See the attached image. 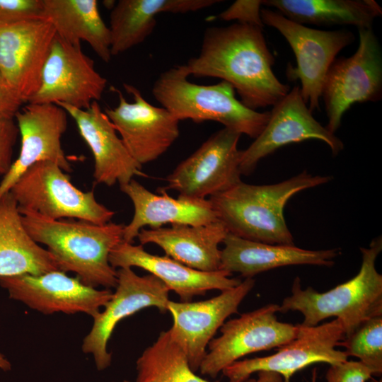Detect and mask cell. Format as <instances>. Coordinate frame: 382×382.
<instances>
[{"label": "cell", "mask_w": 382, "mask_h": 382, "mask_svg": "<svg viewBox=\"0 0 382 382\" xmlns=\"http://www.w3.org/2000/svg\"><path fill=\"white\" fill-rule=\"evenodd\" d=\"M274 64L262 28L236 23L207 29L198 55L185 66L190 76L230 83L240 101L256 110L274 105L290 91L274 74Z\"/></svg>", "instance_id": "6da1fadb"}, {"label": "cell", "mask_w": 382, "mask_h": 382, "mask_svg": "<svg viewBox=\"0 0 382 382\" xmlns=\"http://www.w3.org/2000/svg\"><path fill=\"white\" fill-rule=\"evenodd\" d=\"M30 237L43 244L54 256L59 269L71 272L90 286L115 288L117 270L110 262L112 250L123 241L125 224H96L74 219H51L34 212L19 209Z\"/></svg>", "instance_id": "7a4b0ae2"}, {"label": "cell", "mask_w": 382, "mask_h": 382, "mask_svg": "<svg viewBox=\"0 0 382 382\" xmlns=\"http://www.w3.org/2000/svg\"><path fill=\"white\" fill-rule=\"evenodd\" d=\"M332 179V176L313 175L304 170L275 184L251 185L241 181L209 200L229 233L253 241L294 245L284 216L286 204L296 193Z\"/></svg>", "instance_id": "3957f363"}, {"label": "cell", "mask_w": 382, "mask_h": 382, "mask_svg": "<svg viewBox=\"0 0 382 382\" xmlns=\"http://www.w3.org/2000/svg\"><path fill=\"white\" fill-rule=\"evenodd\" d=\"M381 250V236L372 240L368 248H360L361 265L358 274L325 292L311 286L303 289L301 279L296 277L291 295L283 299L279 312L301 313V325L306 327L335 317L342 325L345 337H348L369 318L382 316V275L376 268Z\"/></svg>", "instance_id": "277c9868"}, {"label": "cell", "mask_w": 382, "mask_h": 382, "mask_svg": "<svg viewBox=\"0 0 382 382\" xmlns=\"http://www.w3.org/2000/svg\"><path fill=\"white\" fill-rule=\"evenodd\" d=\"M189 76L185 64L163 71L152 86L154 97L179 121H214L254 139L260 135L270 111L260 112L245 106L236 98L233 87L224 81L199 85L190 81Z\"/></svg>", "instance_id": "5b68a950"}, {"label": "cell", "mask_w": 382, "mask_h": 382, "mask_svg": "<svg viewBox=\"0 0 382 382\" xmlns=\"http://www.w3.org/2000/svg\"><path fill=\"white\" fill-rule=\"evenodd\" d=\"M9 192L19 209L51 219H74L105 224L115 214L97 201L93 191L78 189L66 172L49 161L30 166Z\"/></svg>", "instance_id": "8992f818"}, {"label": "cell", "mask_w": 382, "mask_h": 382, "mask_svg": "<svg viewBox=\"0 0 382 382\" xmlns=\"http://www.w3.org/2000/svg\"><path fill=\"white\" fill-rule=\"evenodd\" d=\"M359 30L357 50L335 59L325 78L321 97L331 133L340 127L344 113L355 103L376 102L382 97V51L372 28Z\"/></svg>", "instance_id": "52a82bcc"}, {"label": "cell", "mask_w": 382, "mask_h": 382, "mask_svg": "<svg viewBox=\"0 0 382 382\" xmlns=\"http://www.w3.org/2000/svg\"><path fill=\"white\" fill-rule=\"evenodd\" d=\"M265 25L277 29L291 47L296 66L289 65L290 81L299 80L301 96L312 111L319 109V100L328 71L337 54L352 44L354 34L348 30H321L311 28L286 18L277 11L261 9Z\"/></svg>", "instance_id": "ba28073f"}, {"label": "cell", "mask_w": 382, "mask_h": 382, "mask_svg": "<svg viewBox=\"0 0 382 382\" xmlns=\"http://www.w3.org/2000/svg\"><path fill=\"white\" fill-rule=\"evenodd\" d=\"M279 305L267 304L231 319L213 338L199 366L203 376L215 378L233 363L249 354L279 348L294 340L299 325L278 320Z\"/></svg>", "instance_id": "9c48e42d"}, {"label": "cell", "mask_w": 382, "mask_h": 382, "mask_svg": "<svg viewBox=\"0 0 382 382\" xmlns=\"http://www.w3.org/2000/svg\"><path fill=\"white\" fill-rule=\"evenodd\" d=\"M241 136L226 127L213 134L176 166L161 190H174L179 196L190 199H206L241 183Z\"/></svg>", "instance_id": "30bf717a"}, {"label": "cell", "mask_w": 382, "mask_h": 382, "mask_svg": "<svg viewBox=\"0 0 382 382\" xmlns=\"http://www.w3.org/2000/svg\"><path fill=\"white\" fill-rule=\"evenodd\" d=\"M297 337L279 347L276 353L263 357L237 361L225 368L222 373L228 382H245L251 374L259 371L279 374L284 382H290L297 371L316 363L337 364L347 360L344 351L336 349L345 337L341 322H330L313 327L299 324Z\"/></svg>", "instance_id": "8fae6325"}, {"label": "cell", "mask_w": 382, "mask_h": 382, "mask_svg": "<svg viewBox=\"0 0 382 382\" xmlns=\"http://www.w3.org/2000/svg\"><path fill=\"white\" fill-rule=\"evenodd\" d=\"M107 83L81 43L69 42L56 35L40 87L28 103H62L85 110L100 100Z\"/></svg>", "instance_id": "7c38bea8"}, {"label": "cell", "mask_w": 382, "mask_h": 382, "mask_svg": "<svg viewBox=\"0 0 382 382\" xmlns=\"http://www.w3.org/2000/svg\"><path fill=\"white\" fill-rule=\"evenodd\" d=\"M117 275L115 291L104 310L93 318L91 329L82 343V351L92 354L99 371L111 364L108 342L120 320L148 307L165 313L170 301V290L151 274L139 276L131 267H122L117 270Z\"/></svg>", "instance_id": "4fadbf2b"}, {"label": "cell", "mask_w": 382, "mask_h": 382, "mask_svg": "<svg viewBox=\"0 0 382 382\" xmlns=\"http://www.w3.org/2000/svg\"><path fill=\"white\" fill-rule=\"evenodd\" d=\"M123 86L134 102H128L121 91L114 88L118 105L104 112L131 156L142 166L156 160L175 141L180 135V121L166 108L149 103L134 86L123 83Z\"/></svg>", "instance_id": "5bb4252c"}, {"label": "cell", "mask_w": 382, "mask_h": 382, "mask_svg": "<svg viewBox=\"0 0 382 382\" xmlns=\"http://www.w3.org/2000/svg\"><path fill=\"white\" fill-rule=\"evenodd\" d=\"M0 285L11 299L44 314L81 313L93 318L113 294L109 289L90 286L60 270L1 277Z\"/></svg>", "instance_id": "9a60e30c"}, {"label": "cell", "mask_w": 382, "mask_h": 382, "mask_svg": "<svg viewBox=\"0 0 382 382\" xmlns=\"http://www.w3.org/2000/svg\"><path fill=\"white\" fill-rule=\"evenodd\" d=\"M308 139L325 142L335 156L344 149L343 142L313 117L300 88L295 86L273 105L262 132L246 149L242 150L241 175L250 174L262 158L278 149Z\"/></svg>", "instance_id": "2e32d148"}, {"label": "cell", "mask_w": 382, "mask_h": 382, "mask_svg": "<svg viewBox=\"0 0 382 382\" xmlns=\"http://www.w3.org/2000/svg\"><path fill=\"white\" fill-rule=\"evenodd\" d=\"M56 35L53 26L42 18L0 25V73L24 103L40 87Z\"/></svg>", "instance_id": "e0dca14e"}, {"label": "cell", "mask_w": 382, "mask_h": 382, "mask_svg": "<svg viewBox=\"0 0 382 382\" xmlns=\"http://www.w3.org/2000/svg\"><path fill=\"white\" fill-rule=\"evenodd\" d=\"M255 285L253 278H245L238 285L221 291L216 296L196 302L170 300L168 311L173 317L168 330L172 338L185 352L191 369L199 370L207 354V347L226 319L238 308Z\"/></svg>", "instance_id": "ac0fdd59"}, {"label": "cell", "mask_w": 382, "mask_h": 382, "mask_svg": "<svg viewBox=\"0 0 382 382\" xmlns=\"http://www.w3.org/2000/svg\"><path fill=\"white\" fill-rule=\"evenodd\" d=\"M68 113L57 104L28 103L14 118L21 139L18 158L0 183V197L9 192L30 166L40 161L57 163L64 172L71 166L62 146V137L67 128Z\"/></svg>", "instance_id": "d6986e66"}, {"label": "cell", "mask_w": 382, "mask_h": 382, "mask_svg": "<svg viewBox=\"0 0 382 382\" xmlns=\"http://www.w3.org/2000/svg\"><path fill=\"white\" fill-rule=\"evenodd\" d=\"M76 122L80 135L89 147L94 160L95 182L107 186L129 183L134 176L143 175L141 167L131 156L98 102L87 109L57 104Z\"/></svg>", "instance_id": "ffe728a7"}, {"label": "cell", "mask_w": 382, "mask_h": 382, "mask_svg": "<svg viewBox=\"0 0 382 382\" xmlns=\"http://www.w3.org/2000/svg\"><path fill=\"white\" fill-rule=\"evenodd\" d=\"M109 262L113 268L137 267L158 278L181 302H190L195 296L204 295L210 290L221 291L238 285L242 281L231 277L224 270L202 272L167 256L153 255L141 245L120 242L111 251Z\"/></svg>", "instance_id": "44dd1931"}, {"label": "cell", "mask_w": 382, "mask_h": 382, "mask_svg": "<svg viewBox=\"0 0 382 382\" xmlns=\"http://www.w3.org/2000/svg\"><path fill=\"white\" fill-rule=\"evenodd\" d=\"M120 190L131 199L134 214L125 225L123 241L133 243L145 226L158 228L170 224L190 226L204 225L218 220L209 199H190L179 196L175 199L163 190L156 195L132 179Z\"/></svg>", "instance_id": "7402d4cb"}, {"label": "cell", "mask_w": 382, "mask_h": 382, "mask_svg": "<svg viewBox=\"0 0 382 382\" xmlns=\"http://www.w3.org/2000/svg\"><path fill=\"white\" fill-rule=\"evenodd\" d=\"M221 250L220 270L245 278L279 267L311 265L331 267L339 248L306 250L294 245L270 244L228 233Z\"/></svg>", "instance_id": "603a6c76"}, {"label": "cell", "mask_w": 382, "mask_h": 382, "mask_svg": "<svg viewBox=\"0 0 382 382\" xmlns=\"http://www.w3.org/2000/svg\"><path fill=\"white\" fill-rule=\"evenodd\" d=\"M228 233L217 220L204 225L173 224L169 227L142 228L137 238L141 245L154 243L166 255L192 269L202 272L220 270L221 250Z\"/></svg>", "instance_id": "cb8c5ba5"}, {"label": "cell", "mask_w": 382, "mask_h": 382, "mask_svg": "<svg viewBox=\"0 0 382 382\" xmlns=\"http://www.w3.org/2000/svg\"><path fill=\"white\" fill-rule=\"evenodd\" d=\"M59 270L54 256L25 230L10 192L0 197V278Z\"/></svg>", "instance_id": "d4e9b609"}, {"label": "cell", "mask_w": 382, "mask_h": 382, "mask_svg": "<svg viewBox=\"0 0 382 382\" xmlns=\"http://www.w3.org/2000/svg\"><path fill=\"white\" fill-rule=\"evenodd\" d=\"M219 0H119L111 10L109 29L112 56L143 42L161 13H186L209 7Z\"/></svg>", "instance_id": "484cf974"}, {"label": "cell", "mask_w": 382, "mask_h": 382, "mask_svg": "<svg viewBox=\"0 0 382 382\" xmlns=\"http://www.w3.org/2000/svg\"><path fill=\"white\" fill-rule=\"evenodd\" d=\"M43 4L42 19L57 35L74 44L85 41L101 60L110 61V32L96 0H43Z\"/></svg>", "instance_id": "4316f807"}, {"label": "cell", "mask_w": 382, "mask_h": 382, "mask_svg": "<svg viewBox=\"0 0 382 382\" xmlns=\"http://www.w3.org/2000/svg\"><path fill=\"white\" fill-rule=\"evenodd\" d=\"M262 5L302 25H349L358 29L372 28L374 21L382 13L374 0H267Z\"/></svg>", "instance_id": "83f0119b"}, {"label": "cell", "mask_w": 382, "mask_h": 382, "mask_svg": "<svg viewBox=\"0 0 382 382\" xmlns=\"http://www.w3.org/2000/svg\"><path fill=\"white\" fill-rule=\"evenodd\" d=\"M136 364L137 376L134 382H209L191 369L185 352L168 330L161 332L156 340L144 349Z\"/></svg>", "instance_id": "f1b7e54d"}, {"label": "cell", "mask_w": 382, "mask_h": 382, "mask_svg": "<svg viewBox=\"0 0 382 382\" xmlns=\"http://www.w3.org/2000/svg\"><path fill=\"white\" fill-rule=\"evenodd\" d=\"M345 354L355 357L373 370L374 374L382 373V316L369 318L350 335L339 342Z\"/></svg>", "instance_id": "f546056e"}, {"label": "cell", "mask_w": 382, "mask_h": 382, "mask_svg": "<svg viewBox=\"0 0 382 382\" xmlns=\"http://www.w3.org/2000/svg\"><path fill=\"white\" fill-rule=\"evenodd\" d=\"M43 0H0V25L42 19Z\"/></svg>", "instance_id": "4dcf8cb0"}, {"label": "cell", "mask_w": 382, "mask_h": 382, "mask_svg": "<svg viewBox=\"0 0 382 382\" xmlns=\"http://www.w3.org/2000/svg\"><path fill=\"white\" fill-rule=\"evenodd\" d=\"M262 5V1L260 0H237L215 18L263 28L260 13Z\"/></svg>", "instance_id": "1f68e13d"}, {"label": "cell", "mask_w": 382, "mask_h": 382, "mask_svg": "<svg viewBox=\"0 0 382 382\" xmlns=\"http://www.w3.org/2000/svg\"><path fill=\"white\" fill-rule=\"evenodd\" d=\"M374 375L369 367L359 361H346L330 365L325 375L326 382H366Z\"/></svg>", "instance_id": "d6a6232c"}, {"label": "cell", "mask_w": 382, "mask_h": 382, "mask_svg": "<svg viewBox=\"0 0 382 382\" xmlns=\"http://www.w3.org/2000/svg\"><path fill=\"white\" fill-rule=\"evenodd\" d=\"M19 131L14 118H0V174L5 175L13 162V147Z\"/></svg>", "instance_id": "836d02e7"}, {"label": "cell", "mask_w": 382, "mask_h": 382, "mask_svg": "<svg viewBox=\"0 0 382 382\" xmlns=\"http://www.w3.org/2000/svg\"><path fill=\"white\" fill-rule=\"evenodd\" d=\"M23 104L0 73V118H14Z\"/></svg>", "instance_id": "e575fe53"}, {"label": "cell", "mask_w": 382, "mask_h": 382, "mask_svg": "<svg viewBox=\"0 0 382 382\" xmlns=\"http://www.w3.org/2000/svg\"><path fill=\"white\" fill-rule=\"evenodd\" d=\"M253 382H284V380L279 374L262 371L257 372V378Z\"/></svg>", "instance_id": "d590c367"}, {"label": "cell", "mask_w": 382, "mask_h": 382, "mask_svg": "<svg viewBox=\"0 0 382 382\" xmlns=\"http://www.w3.org/2000/svg\"><path fill=\"white\" fill-rule=\"evenodd\" d=\"M11 364L9 361L4 357V356L0 353V369L7 371L10 369Z\"/></svg>", "instance_id": "8d00e7d4"}, {"label": "cell", "mask_w": 382, "mask_h": 382, "mask_svg": "<svg viewBox=\"0 0 382 382\" xmlns=\"http://www.w3.org/2000/svg\"><path fill=\"white\" fill-rule=\"evenodd\" d=\"M103 2L104 6H105L109 9L110 8L111 10L114 8L116 4L115 1H103Z\"/></svg>", "instance_id": "74e56055"}, {"label": "cell", "mask_w": 382, "mask_h": 382, "mask_svg": "<svg viewBox=\"0 0 382 382\" xmlns=\"http://www.w3.org/2000/svg\"><path fill=\"white\" fill-rule=\"evenodd\" d=\"M317 381V371L316 369H313L312 378H311V382H316Z\"/></svg>", "instance_id": "f35d334b"}, {"label": "cell", "mask_w": 382, "mask_h": 382, "mask_svg": "<svg viewBox=\"0 0 382 382\" xmlns=\"http://www.w3.org/2000/svg\"><path fill=\"white\" fill-rule=\"evenodd\" d=\"M371 382H382L381 379L380 381H377L375 379H371Z\"/></svg>", "instance_id": "ab89813d"}]
</instances>
